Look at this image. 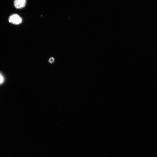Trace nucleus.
Here are the masks:
<instances>
[{"instance_id":"nucleus-1","label":"nucleus","mask_w":157,"mask_h":157,"mask_svg":"<svg viewBox=\"0 0 157 157\" xmlns=\"http://www.w3.org/2000/svg\"><path fill=\"white\" fill-rule=\"evenodd\" d=\"M8 21L10 23L17 25L21 24L22 20V18L17 14H13L9 17Z\"/></svg>"},{"instance_id":"nucleus-2","label":"nucleus","mask_w":157,"mask_h":157,"mask_svg":"<svg viewBox=\"0 0 157 157\" xmlns=\"http://www.w3.org/2000/svg\"><path fill=\"white\" fill-rule=\"evenodd\" d=\"M26 2V0H14V5L16 8L22 9L25 6Z\"/></svg>"},{"instance_id":"nucleus-3","label":"nucleus","mask_w":157,"mask_h":157,"mask_svg":"<svg viewBox=\"0 0 157 157\" xmlns=\"http://www.w3.org/2000/svg\"><path fill=\"white\" fill-rule=\"evenodd\" d=\"M5 79L3 75L0 72V85L2 84L4 81Z\"/></svg>"},{"instance_id":"nucleus-4","label":"nucleus","mask_w":157,"mask_h":157,"mask_svg":"<svg viewBox=\"0 0 157 157\" xmlns=\"http://www.w3.org/2000/svg\"><path fill=\"white\" fill-rule=\"evenodd\" d=\"M54 61V59L53 57L50 58L49 60V62L51 63H53Z\"/></svg>"}]
</instances>
